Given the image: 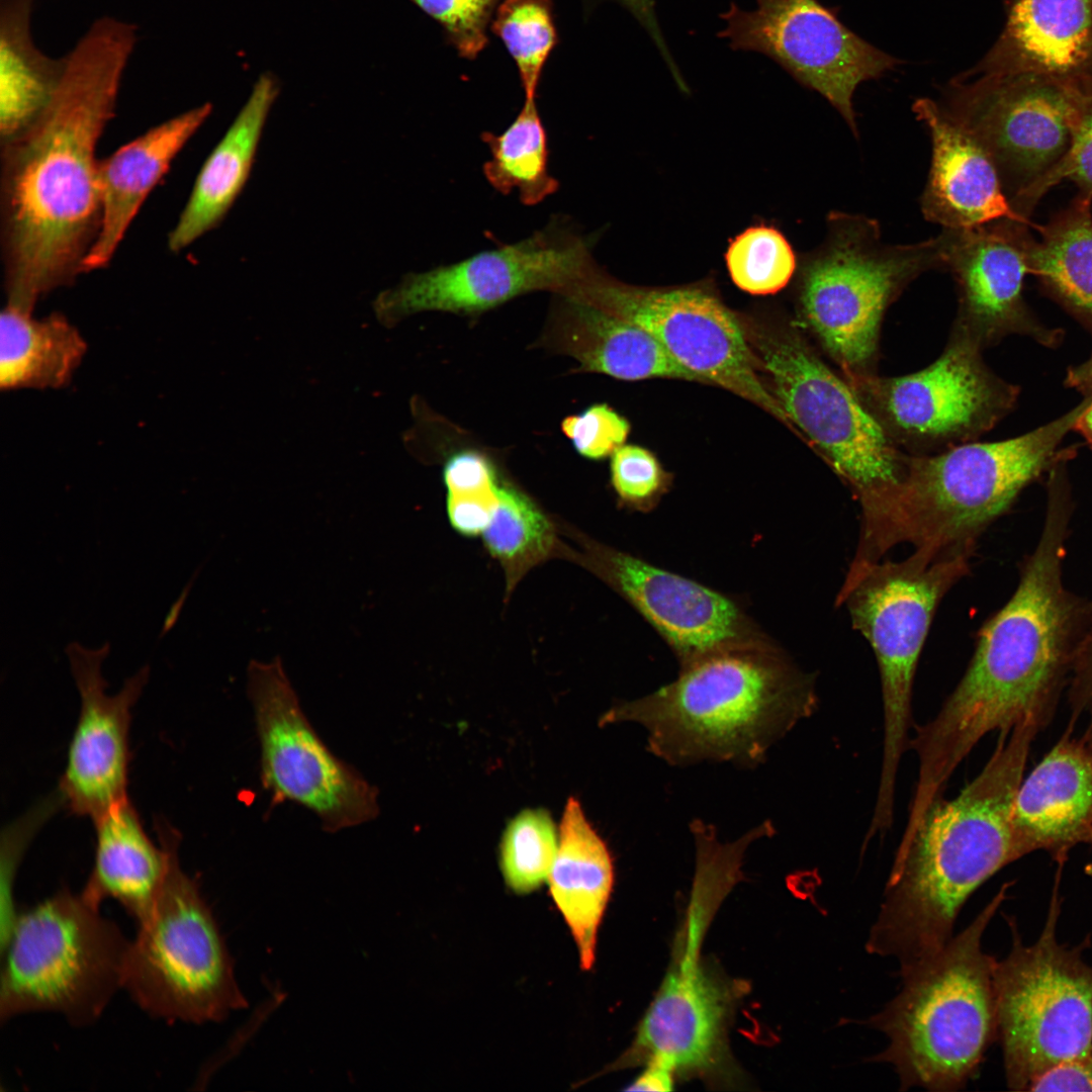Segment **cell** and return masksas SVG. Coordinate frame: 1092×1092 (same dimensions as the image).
<instances>
[{
    "mask_svg": "<svg viewBox=\"0 0 1092 1092\" xmlns=\"http://www.w3.org/2000/svg\"><path fill=\"white\" fill-rule=\"evenodd\" d=\"M973 70L1036 74L1092 93V0H1009L999 38Z\"/></svg>",
    "mask_w": 1092,
    "mask_h": 1092,
    "instance_id": "d4e9b609",
    "label": "cell"
},
{
    "mask_svg": "<svg viewBox=\"0 0 1092 1092\" xmlns=\"http://www.w3.org/2000/svg\"><path fill=\"white\" fill-rule=\"evenodd\" d=\"M248 696L260 746L261 784L273 805L297 804L332 833L377 817L376 788L322 740L279 657L250 662Z\"/></svg>",
    "mask_w": 1092,
    "mask_h": 1092,
    "instance_id": "2e32d148",
    "label": "cell"
},
{
    "mask_svg": "<svg viewBox=\"0 0 1092 1092\" xmlns=\"http://www.w3.org/2000/svg\"><path fill=\"white\" fill-rule=\"evenodd\" d=\"M1075 428L1079 429L1092 444V399L1091 401H1088L1087 405L1079 417Z\"/></svg>",
    "mask_w": 1092,
    "mask_h": 1092,
    "instance_id": "f5cc1de1",
    "label": "cell"
},
{
    "mask_svg": "<svg viewBox=\"0 0 1092 1092\" xmlns=\"http://www.w3.org/2000/svg\"><path fill=\"white\" fill-rule=\"evenodd\" d=\"M704 926L688 922L686 936L647 1008L631 1050L618 1063H655L678 1073L703 1074L724 1054L730 996L702 966Z\"/></svg>",
    "mask_w": 1092,
    "mask_h": 1092,
    "instance_id": "44dd1931",
    "label": "cell"
},
{
    "mask_svg": "<svg viewBox=\"0 0 1092 1092\" xmlns=\"http://www.w3.org/2000/svg\"><path fill=\"white\" fill-rule=\"evenodd\" d=\"M490 29L514 60L526 98H536L544 66L558 41L551 0H503Z\"/></svg>",
    "mask_w": 1092,
    "mask_h": 1092,
    "instance_id": "d590c367",
    "label": "cell"
},
{
    "mask_svg": "<svg viewBox=\"0 0 1092 1092\" xmlns=\"http://www.w3.org/2000/svg\"><path fill=\"white\" fill-rule=\"evenodd\" d=\"M590 243L552 221L530 237L456 263L407 275L375 301L381 318L426 310L473 313L534 291L561 294L595 263Z\"/></svg>",
    "mask_w": 1092,
    "mask_h": 1092,
    "instance_id": "e0dca14e",
    "label": "cell"
},
{
    "mask_svg": "<svg viewBox=\"0 0 1092 1092\" xmlns=\"http://www.w3.org/2000/svg\"><path fill=\"white\" fill-rule=\"evenodd\" d=\"M56 803V801H50L39 804L37 808L30 811L15 824H12L7 829V832H5L6 839L2 841L5 846L2 847L1 861V943L8 937L19 913L14 905V898L12 895V886L18 861L22 856L23 849H25L27 842L32 836V833H34L38 825L46 820L47 816L53 811Z\"/></svg>",
    "mask_w": 1092,
    "mask_h": 1092,
    "instance_id": "7bdbcfd3",
    "label": "cell"
},
{
    "mask_svg": "<svg viewBox=\"0 0 1092 1092\" xmlns=\"http://www.w3.org/2000/svg\"><path fill=\"white\" fill-rule=\"evenodd\" d=\"M1061 869L1037 938L1025 944L1015 919L1006 916L1011 947L995 965L997 1040L1013 1091H1028L1092 1043V965L1083 957L1090 939L1073 946L1058 939Z\"/></svg>",
    "mask_w": 1092,
    "mask_h": 1092,
    "instance_id": "8fae6325",
    "label": "cell"
},
{
    "mask_svg": "<svg viewBox=\"0 0 1092 1092\" xmlns=\"http://www.w3.org/2000/svg\"><path fill=\"white\" fill-rule=\"evenodd\" d=\"M719 36L733 50L774 60L797 81L826 98L857 134L852 98L863 81L900 61L860 38L818 0H756L743 10L731 3Z\"/></svg>",
    "mask_w": 1092,
    "mask_h": 1092,
    "instance_id": "ac0fdd59",
    "label": "cell"
},
{
    "mask_svg": "<svg viewBox=\"0 0 1092 1092\" xmlns=\"http://www.w3.org/2000/svg\"><path fill=\"white\" fill-rule=\"evenodd\" d=\"M817 707L814 674L766 639L680 665L674 680L613 706L601 723L639 724L647 750L670 765L711 761L753 767Z\"/></svg>",
    "mask_w": 1092,
    "mask_h": 1092,
    "instance_id": "277c9868",
    "label": "cell"
},
{
    "mask_svg": "<svg viewBox=\"0 0 1092 1092\" xmlns=\"http://www.w3.org/2000/svg\"><path fill=\"white\" fill-rule=\"evenodd\" d=\"M129 941L68 889L19 912L0 945V1020L46 1011L74 1026L92 1024L122 989Z\"/></svg>",
    "mask_w": 1092,
    "mask_h": 1092,
    "instance_id": "9c48e42d",
    "label": "cell"
},
{
    "mask_svg": "<svg viewBox=\"0 0 1092 1092\" xmlns=\"http://www.w3.org/2000/svg\"><path fill=\"white\" fill-rule=\"evenodd\" d=\"M481 535L503 566L509 588L557 547L551 521L527 495L508 485L498 487L496 511Z\"/></svg>",
    "mask_w": 1092,
    "mask_h": 1092,
    "instance_id": "e575fe53",
    "label": "cell"
},
{
    "mask_svg": "<svg viewBox=\"0 0 1092 1092\" xmlns=\"http://www.w3.org/2000/svg\"><path fill=\"white\" fill-rule=\"evenodd\" d=\"M7 303L0 320V386L59 388L71 380L86 352L80 333L65 316L43 318Z\"/></svg>",
    "mask_w": 1092,
    "mask_h": 1092,
    "instance_id": "4dcf8cb0",
    "label": "cell"
},
{
    "mask_svg": "<svg viewBox=\"0 0 1092 1092\" xmlns=\"http://www.w3.org/2000/svg\"><path fill=\"white\" fill-rule=\"evenodd\" d=\"M559 831L544 809H525L507 825L499 846V866L508 887L517 894L537 890L549 877Z\"/></svg>",
    "mask_w": 1092,
    "mask_h": 1092,
    "instance_id": "8d00e7d4",
    "label": "cell"
},
{
    "mask_svg": "<svg viewBox=\"0 0 1092 1092\" xmlns=\"http://www.w3.org/2000/svg\"><path fill=\"white\" fill-rule=\"evenodd\" d=\"M562 295L594 304L649 332L701 382L756 404L790 428L756 373L757 360L737 317L695 286L643 288L616 281L594 264Z\"/></svg>",
    "mask_w": 1092,
    "mask_h": 1092,
    "instance_id": "9a60e30c",
    "label": "cell"
},
{
    "mask_svg": "<svg viewBox=\"0 0 1092 1092\" xmlns=\"http://www.w3.org/2000/svg\"><path fill=\"white\" fill-rule=\"evenodd\" d=\"M611 482L623 507L648 513L671 484V475L649 450L622 445L611 456Z\"/></svg>",
    "mask_w": 1092,
    "mask_h": 1092,
    "instance_id": "f35d334b",
    "label": "cell"
},
{
    "mask_svg": "<svg viewBox=\"0 0 1092 1092\" xmlns=\"http://www.w3.org/2000/svg\"><path fill=\"white\" fill-rule=\"evenodd\" d=\"M549 891L577 946L580 967L593 968L597 937L614 886L611 852L574 798L567 800L559 826Z\"/></svg>",
    "mask_w": 1092,
    "mask_h": 1092,
    "instance_id": "f546056e",
    "label": "cell"
},
{
    "mask_svg": "<svg viewBox=\"0 0 1092 1092\" xmlns=\"http://www.w3.org/2000/svg\"><path fill=\"white\" fill-rule=\"evenodd\" d=\"M553 328L559 350L584 372L637 381L672 378L701 382L643 328L588 302L560 295Z\"/></svg>",
    "mask_w": 1092,
    "mask_h": 1092,
    "instance_id": "83f0119b",
    "label": "cell"
},
{
    "mask_svg": "<svg viewBox=\"0 0 1092 1092\" xmlns=\"http://www.w3.org/2000/svg\"><path fill=\"white\" fill-rule=\"evenodd\" d=\"M35 0H1L0 4V132L10 142L48 104L64 68L35 44L31 17Z\"/></svg>",
    "mask_w": 1092,
    "mask_h": 1092,
    "instance_id": "1f68e13d",
    "label": "cell"
},
{
    "mask_svg": "<svg viewBox=\"0 0 1092 1092\" xmlns=\"http://www.w3.org/2000/svg\"><path fill=\"white\" fill-rule=\"evenodd\" d=\"M1068 700L1071 724L1081 717L1087 720L1083 738L1092 742V604L1088 605L1086 620L1079 639L1069 677Z\"/></svg>",
    "mask_w": 1092,
    "mask_h": 1092,
    "instance_id": "ee69618b",
    "label": "cell"
},
{
    "mask_svg": "<svg viewBox=\"0 0 1092 1092\" xmlns=\"http://www.w3.org/2000/svg\"><path fill=\"white\" fill-rule=\"evenodd\" d=\"M93 822L94 862L80 893L98 907L104 899H114L139 922L163 887L179 834L161 820L156 823L159 842H154L128 797Z\"/></svg>",
    "mask_w": 1092,
    "mask_h": 1092,
    "instance_id": "4316f807",
    "label": "cell"
},
{
    "mask_svg": "<svg viewBox=\"0 0 1092 1092\" xmlns=\"http://www.w3.org/2000/svg\"><path fill=\"white\" fill-rule=\"evenodd\" d=\"M138 40L102 17L68 55L39 115L7 144L3 230L8 303L37 299L82 271L100 221L97 143L113 115Z\"/></svg>",
    "mask_w": 1092,
    "mask_h": 1092,
    "instance_id": "6da1fadb",
    "label": "cell"
},
{
    "mask_svg": "<svg viewBox=\"0 0 1092 1092\" xmlns=\"http://www.w3.org/2000/svg\"><path fill=\"white\" fill-rule=\"evenodd\" d=\"M561 428L581 456L601 460L624 445L629 422L606 403H597L564 419Z\"/></svg>",
    "mask_w": 1092,
    "mask_h": 1092,
    "instance_id": "60d3db41",
    "label": "cell"
},
{
    "mask_svg": "<svg viewBox=\"0 0 1092 1092\" xmlns=\"http://www.w3.org/2000/svg\"><path fill=\"white\" fill-rule=\"evenodd\" d=\"M410 1L443 27L461 58L474 60L487 46V26L503 0Z\"/></svg>",
    "mask_w": 1092,
    "mask_h": 1092,
    "instance_id": "ab89813d",
    "label": "cell"
},
{
    "mask_svg": "<svg viewBox=\"0 0 1092 1092\" xmlns=\"http://www.w3.org/2000/svg\"><path fill=\"white\" fill-rule=\"evenodd\" d=\"M122 989L168 1022L220 1021L247 1007L213 914L174 850L163 887L125 957Z\"/></svg>",
    "mask_w": 1092,
    "mask_h": 1092,
    "instance_id": "7c38bea8",
    "label": "cell"
},
{
    "mask_svg": "<svg viewBox=\"0 0 1092 1092\" xmlns=\"http://www.w3.org/2000/svg\"><path fill=\"white\" fill-rule=\"evenodd\" d=\"M443 477L449 495L480 493L498 487L490 463L471 451L453 455L444 467Z\"/></svg>",
    "mask_w": 1092,
    "mask_h": 1092,
    "instance_id": "f6af8a7d",
    "label": "cell"
},
{
    "mask_svg": "<svg viewBox=\"0 0 1092 1092\" xmlns=\"http://www.w3.org/2000/svg\"><path fill=\"white\" fill-rule=\"evenodd\" d=\"M585 542L584 564L659 633L680 665L768 639L729 597L632 554Z\"/></svg>",
    "mask_w": 1092,
    "mask_h": 1092,
    "instance_id": "d6986e66",
    "label": "cell"
},
{
    "mask_svg": "<svg viewBox=\"0 0 1092 1092\" xmlns=\"http://www.w3.org/2000/svg\"><path fill=\"white\" fill-rule=\"evenodd\" d=\"M1086 405L1015 438L910 455L897 499L870 539V555L882 558L904 542L934 555L974 551L987 527L1052 464Z\"/></svg>",
    "mask_w": 1092,
    "mask_h": 1092,
    "instance_id": "8992f818",
    "label": "cell"
},
{
    "mask_svg": "<svg viewBox=\"0 0 1092 1092\" xmlns=\"http://www.w3.org/2000/svg\"><path fill=\"white\" fill-rule=\"evenodd\" d=\"M1091 98L1041 75L972 69L947 85L939 106L986 150L1012 207L1024 217L1029 196L1069 151Z\"/></svg>",
    "mask_w": 1092,
    "mask_h": 1092,
    "instance_id": "4fadbf2b",
    "label": "cell"
},
{
    "mask_svg": "<svg viewBox=\"0 0 1092 1092\" xmlns=\"http://www.w3.org/2000/svg\"><path fill=\"white\" fill-rule=\"evenodd\" d=\"M746 334L790 429L850 488L860 505V527L879 522L898 496L910 454L889 438L841 374L794 327Z\"/></svg>",
    "mask_w": 1092,
    "mask_h": 1092,
    "instance_id": "ba28073f",
    "label": "cell"
},
{
    "mask_svg": "<svg viewBox=\"0 0 1092 1092\" xmlns=\"http://www.w3.org/2000/svg\"><path fill=\"white\" fill-rule=\"evenodd\" d=\"M211 109L210 103H204L180 113L99 163L100 221L84 257L82 272L109 263L145 199Z\"/></svg>",
    "mask_w": 1092,
    "mask_h": 1092,
    "instance_id": "484cf974",
    "label": "cell"
},
{
    "mask_svg": "<svg viewBox=\"0 0 1092 1092\" xmlns=\"http://www.w3.org/2000/svg\"><path fill=\"white\" fill-rule=\"evenodd\" d=\"M644 1071L629 1085L628 1091H670L675 1074L655 1063H647Z\"/></svg>",
    "mask_w": 1092,
    "mask_h": 1092,
    "instance_id": "681fc988",
    "label": "cell"
},
{
    "mask_svg": "<svg viewBox=\"0 0 1092 1092\" xmlns=\"http://www.w3.org/2000/svg\"><path fill=\"white\" fill-rule=\"evenodd\" d=\"M1068 380L1074 386L1092 392V356L1085 363L1071 370Z\"/></svg>",
    "mask_w": 1092,
    "mask_h": 1092,
    "instance_id": "816d5d0a",
    "label": "cell"
},
{
    "mask_svg": "<svg viewBox=\"0 0 1092 1092\" xmlns=\"http://www.w3.org/2000/svg\"><path fill=\"white\" fill-rule=\"evenodd\" d=\"M498 487L492 491L473 494H448L447 512L453 528L467 536L482 534L496 511Z\"/></svg>",
    "mask_w": 1092,
    "mask_h": 1092,
    "instance_id": "bcb514c9",
    "label": "cell"
},
{
    "mask_svg": "<svg viewBox=\"0 0 1092 1092\" xmlns=\"http://www.w3.org/2000/svg\"><path fill=\"white\" fill-rule=\"evenodd\" d=\"M1042 724L1026 718L999 732L981 772L957 797L935 801L898 846L866 949L903 975L952 938L961 909L986 881L1015 861L1011 813L1029 748Z\"/></svg>",
    "mask_w": 1092,
    "mask_h": 1092,
    "instance_id": "3957f363",
    "label": "cell"
},
{
    "mask_svg": "<svg viewBox=\"0 0 1092 1092\" xmlns=\"http://www.w3.org/2000/svg\"><path fill=\"white\" fill-rule=\"evenodd\" d=\"M1070 514L1067 497L1052 491L1040 538L1015 592L981 628L969 666L939 712L910 740L918 759L916 805L942 797L986 734L1009 731L1026 718L1044 726L1051 721L1088 611L1063 581Z\"/></svg>",
    "mask_w": 1092,
    "mask_h": 1092,
    "instance_id": "7a4b0ae2",
    "label": "cell"
},
{
    "mask_svg": "<svg viewBox=\"0 0 1092 1092\" xmlns=\"http://www.w3.org/2000/svg\"><path fill=\"white\" fill-rule=\"evenodd\" d=\"M981 347L954 329L939 357L911 374L844 378L889 438L910 455L975 441L1010 408L1014 388L996 377Z\"/></svg>",
    "mask_w": 1092,
    "mask_h": 1092,
    "instance_id": "5bb4252c",
    "label": "cell"
},
{
    "mask_svg": "<svg viewBox=\"0 0 1092 1092\" xmlns=\"http://www.w3.org/2000/svg\"><path fill=\"white\" fill-rule=\"evenodd\" d=\"M942 234L887 245L875 219L834 211L824 246L804 266L802 316L843 378L877 373L887 308L917 276L943 268Z\"/></svg>",
    "mask_w": 1092,
    "mask_h": 1092,
    "instance_id": "30bf717a",
    "label": "cell"
},
{
    "mask_svg": "<svg viewBox=\"0 0 1092 1092\" xmlns=\"http://www.w3.org/2000/svg\"><path fill=\"white\" fill-rule=\"evenodd\" d=\"M624 8H626L643 26L647 31L652 41L656 46L663 61L669 68L672 74H676L678 69L676 64L668 50L665 39L662 35V31L657 21L655 7L653 0H616Z\"/></svg>",
    "mask_w": 1092,
    "mask_h": 1092,
    "instance_id": "c3c4849f",
    "label": "cell"
},
{
    "mask_svg": "<svg viewBox=\"0 0 1092 1092\" xmlns=\"http://www.w3.org/2000/svg\"><path fill=\"white\" fill-rule=\"evenodd\" d=\"M490 151L483 165L489 184L502 194L516 191L521 202L535 205L557 191L559 183L548 170L547 134L536 98L525 103L513 122L499 134L483 132Z\"/></svg>",
    "mask_w": 1092,
    "mask_h": 1092,
    "instance_id": "836d02e7",
    "label": "cell"
},
{
    "mask_svg": "<svg viewBox=\"0 0 1092 1092\" xmlns=\"http://www.w3.org/2000/svg\"><path fill=\"white\" fill-rule=\"evenodd\" d=\"M109 643L86 648L67 645L71 672L80 695V711L69 744L59 797L72 813L92 820L127 798L131 709L150 674L142 666L115 695L106 693L101 664Z\"/></svg>",
    "mask_w": 1092,
    "mask_h": 1092,
    "instance_id": "ffe728a7",
    "label": "cell"
},
{
    "mask_svg": "<svg viewBox=\"0 0 1092 1092\" xmlns=\"http://www.w3.org/2000/svg\"><path fill=\"white\" fill-rule=\"evenodd\" d=\"M200 569H201V567H199V568H197L195 570L192 577L189 579V581L186 583V585L181 590V593H180L179 597L177 598V600L171 605V607H170V609H169V611H168V613L166 615V618L164 620V624H163L161 633L159 635V638L165 636V634L168 633L175 626V624L177 623V620H178L179 615H180V613L182 611V608H183V606H184V604L186 602V599L188 598V595L190 593V589H191L192 585L194 584V581L196 580V578L198 576V573H199Z\"/></svg>",
    "mask_w": 1092,
    "mask_h": 1092,
    "instance_id": "f907efd6",
    "label": "cell"
},
{
    "mask_svg": "<svg viewBox=\"0 0 1092 1092\" xmlns=\"http://www.w3.org/2000/svg\"><path fill=\"white\" fill-rule=\"evenodd\" d=\"M1068 724L1052 750L1022 781L1011 813L1015 860L1043 850L1063 864L1080 843L1092 844V742Z\"/></svg>",
    "mask_w": 1092,
    "mask_h": 1092,
    "instance_id": "603a6c76",
    "label": "cell"
},
{
    "mask_svg": "<svg viewBox=\"0 0 1092 1092\" xmlns=\"http://www.w3.org/2000/svg\"><path fill=\"white\" fill-rule=\"evenodd\" d=\"M1065 180L1075 183L1078 193L1092 196V98L1074 129L1069 151L1033 190L1024 214L1029 217L1039 199L1052 187Z\"/></svg>",
    "mask_w": 1092,
    "mask_h": 1092,
    "instance_id": "b9f144b4",
    "label": "cell"
},
{
    "mask_svg": "<svg viewBox=\"0 0 1092 1092\" xmlns=\"http://www.w3.org/2000/svg\"><path fill=\"white\" fill-rule=\"evenodd\" d=\"M1011 886L1010 882L1002 885L937 954L901 975L898 994L864 1021L888 1040L872 1061L890 1065L901 1090L963 1089L997 1040V960L984 950L982 942Z\"/></svg>",
    "mask_w": 1092,
    "mask_h": 1092,
    "instance_id": "5b68a950",
    "label": "cell"
},
{
    "mask_svg": "<svg viewBox=\"0 0 1092 1092\" xmlns=\"http://www.w3.org/2000/svg\"><path fill=\"white\" fill-rule=\"evenodd\" d=\"M1028 226L1005 218L941 233L943 268L951 272L959 294L953 329L981 348L1011 331L1022 316V287L1034 241Z\"/></svg>",
    "mask_w": 1092,
    "mask_h": 1092,
    "instance_id": "7402d4cb",
    "label": "cell"
},
{
    "mask_svg": "<svg viewBox=\"0 0 1092 1092\" xmlns=\"http://www.w3.org/2000/svg\"><path fill=\"white\" fill-rule=\"evenodd\" d=\"M913 111L932 143L931 166L921 198L926 219L951 230L1005 218L1034 225L1012 207L991 157L966 128L928 98L916 100Z\"/></svg>",
    "mask_w": 1092,
    "mask_h": 1092,
    "instance_id": "cb8c5ba5",
    "label": "cell"
},
{
    "mask_svg": "<svg viewBox=\"0 0 1092 1092\" xmlns=\"http://www.w3.org/2000/svg\"><path fill=\"white\" fill-rule=\"evenodd\" d=\"M974 551L933 555L915 549L900 561L853 558L835 606L871 644L877 658L883 702L884 739L874 809L894 812L896 782L909 745L911 699L918 658L935 611L947 592L970 571Z\"/></svg>",
    "mask_w": 1092,
    "mask_h": 1092,
    "instance_id": "52a82bcc",
    "label": "cell"
},
{
    "mask_svg": "<svg viewBox=\"0 0 1092 1092\" xmlns=\"http://www.w3.org/2000/svg\"><path fill=\"white\" fill-rule=\"evenodd\" d=\"M279 91L276 76L270 72L259 76L248 100L198 173L187 203L170 233L171 251L188 247L230 210L249 178Z\"/></svg>",
    "mask_w": 1092,
    "mask_h": 1092,
    "instance_id": "f1b7e54d",
    "label": "cell"
},
{
    "mask_svg": "<svg viewBox=\"0 0 1092 1092\" xmlns=\"http://www.w3.org/2000/svg\"><path fill=\"white\" fill-rule=\"evenodd\" d=\"M726 263L732 281L754 295L777 293L791 280L796 257L787 239L774 228L754 226L730 244Z\"/></svg>",
    "mask_w": 1092,
    "mask_h": 1092,
    "instance_id": "74e56055",
    "label": "cell"
},
{
    "mask_svg": "<svg viewBox=\"0 0 1092 1092\" xmlns=\"http://www.w3.org/2000/svg\"><path fill=\"white\" fill-rule=\"evenodd\" d=\"M1028 1091L1092 1092V1043L1079 1057L1042 1074L1030 1085Z\"/></svg>",
    "mask_w": 1092,
    "mask_h": 1092,
    "instance_id": "7dc6e473",
    "label": "cell"
},
{
    "mask_svg": "<svg viewBox=\"0 0 1092 1092\" xmlns=\"http://www.w3.org/2000/svg\"><path fill=\"white\" fill-rule=\"evenodd\" d=\"M1030 274L1060 301L1092 321V196L1077 193L1051 219L1035 225Z\"/></svg>",
    "mask_w": 1092,
    "mask_h": 1092,
    "instance_id": "d6a6232c",
    "label": "cell"
}]
</instances>
